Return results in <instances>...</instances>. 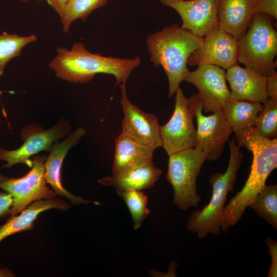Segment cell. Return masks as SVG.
<instances>
[{"label": "cell", "mask_w": 277, "mask_h": 277, "mask_svg": "<svg viewBox=\"0 0 277 277\" xmlns=\"http://www.w3.org/2000/svg\"><path fill=\"white\" fill-rule=\"evenodd\" d=\"M175 94L173 113L168 122L160 128L161 147L168 155L194 148L196 145V129L193 121L195 117L193 104L180 87Z\"/></svg>", "instance_id": "ba28073f"}, {"label": "cell", "mask_w": 277, "mask_h": 277, "mask_svg": "<svg viewBox=\"0 0 277 277\" xmlns=\"http://www.w3.org/2000/svg\"><path fill=\"white\" fill-rule=\"evenodd\" d=\"M126 83L120 84V103L124 112L121 134L155 149L162 147L159 120L153 114L141 110L129 100Z\"/></svg>", "instance_id": "7c38bea8"}, {"label": "cell", "mask_w": 277, "mask_h": 277, "mask_svg": "<svg viewBox=\"0 0 277 277\" xmlns=\"http://www.w3.org/2000/svg\"><path fill=\"white\" fill-rule=\"evenodd\" d=\"M9 177L0 173V182L8 179Z\"/></svg>", "instance_id": "d6a6232c"}, {"label": "cell", "mask_w": 277, "mask_h": 277, "mask_svg": "<svg viewBox=\"0 0 277 277\" xmlns=\"http://www.w3.org/2000/svg\"><path fill=\"white\" fill-rule=\"evenodd\" d=\"M1 169H2V168H1V167L0 166V170H1Z\"/></svg>", "instance_id": "e575fe53"}, {"label": "cell", "mask_w": 277, "mask_h": 277, "mask_svg": "<svg viewBox=\"0 0 277 277\" xmlns=\"http://www.w3.org/2000/svg\"><path fill=\"white\" fill-rule=\"evenodd\" d=\"M216 14L220 27L238 41L254 15L252 0H217Z\"/></svg>", "instance_id": "ac0fdd59"}, {"label": "cell", "mask_w": 277, "mask_h": 277, "mask_svg": "<svg viewBox=\"0 0 277 277\" xmlns=\"http://www.w3.org/2000/svg\"><path fill=\"white\" fill-rule=\"evenodd\" d=\"M254 14L262 13L277 18V0H252Z\"/></svg>", "instance_id": "4316f807"}, {"label": "cell", "mask_w": 277, "mask_h": 277, "mask_svg": "<svg viewBox=\"0 0 277 277\" xmlns=\"http://www.w3.org/2000/svg\"><path fill=\"white\" fill-rule=\"evenodd\" d=\"M256 213L277 229V185H266L249 205Z\"/></svg>", "instance_id": "7402d4cb"}, {"label": "cell", "mask_w": 277, "mask_h": 277, "mask_svg": "<svg viewBox=\"0 0 277 277\" xmlns=\"http://www.w3.org/2000/svg\"><path fill=\"white\" fill-rule=\"evenodd\" d=\"M86 132L85 129L80 127L62 142L54 143L44 163L47 183L51 186L57 196L65 197L73 205L95 203V201L87 200L71 193L63 186L61 182V168L64 158L69 149L78 143Z\"/></svg>", "instance_id": "9a60e30c"}, {"label": "cell", "mask_w": 277, "mask_h": 277, "mask_svg": "<svg viewBox=\"0 0 277 277\" xmlns=\"http://www.w3.org/2000/svg\"><path fill=\"white\" fill-rule=\"evenodd\" d=\"M117 194L126 203L131 216L134 228L138 229L150 213L147 207L148 197L138 190H116Z\"/></svg>", "instance_id": "d4e9b609"}, {"label": "cell", "mask_w": 277, "mask_h": 277, "mask_svg": "<svg viewBox=\"0 0 277 277\" xmlns=\"http://www.w3.org/2000/svg\"><path fill=\"white\" fill-rule=\"evenodd\" d=\"M71 128L69 122L65 121H61L47 130L26 128L22 131L24 143L19 148L7 150L0 147V160L6 162L4 167L10 168L17 164H24L31 167V156L43 150L49 151L54 143L70 132Z\"/></svg>", "instance_id": "30bf717a"}, {"label": "cell", "mask_w": 277, "mask_h": 277, "mask_svg": "<svg viewBox=\"0 0 277 277\" xmlns=\"http://www.w3.org/2000/svg\"><path fill=\"white\" fill-rule=\"evenodd\" d=\"M226 80L231 98L264 104L269 97L267 77L240 66L238 63L227 69Z\"/></svg>", "instance_id": "2e32d148"}, {"label": "cell", "mask_w": 277, "mask_h": 277, "mask_svg": "<svg viewBox=\"0 0 277 277\" xmlns=\"http://www.w3.org/2000/svg\"><path fill=\"white\" fill-rule=\"evenodd\" d=\"M162 172L150 161L129 167L116 175L101 178L97 182L116 190L142 191L152 188Z\"/></svg>", "instance_id": "e0dca14e"}, {"label": "cell", "mask_w": 277, "mask_h": 277, "mask_svg": "<svg viewBox=\"0 0 277 277\" xmlns=\"http://www.w3.org/2000/svg\"><path fill=\"white\" fill-rule=\"evenodd\" d=\"M19 1H20L21 2H23V3H27V2H28L30 0H19ZM37 1H42V0H37Z\"/></svg>", "instance_id": "836d02e7"}, {"label": "cell", "mask_w": 277, "mask_h": 277, "mask_svg": "<svg viewBox=\"0 0 277 277\" xmlns=\"http://www.w3.org/2000/svg\"><path fill=\"white\" fill-rule=\"evenodd\" d=\"M48 5L62 17L65 7L69 0H45Z\"/></svg>", "instance_id": "4dcf8cb0"}, {"label": "cell", "mask_w": 277, "mask_h": 277, "mask_svg": "<svg viewBox=\"0 0 277 277\" xmlns=\"http://www.w3.org/2000/svg\"><path fill=\"white\" fill-rule=\"evenodd\" d=\"M13 203L11 194L5 191L0 192V219L5 217Z\"/></svg>", "instance_id": "f1b7e54d"}, {"label": "cell", "mask_w": 277, "mask_h": 277, "mask_svg": "<svg viewBox=\"0 0 277 277\" xmlns=\"http://www.w3.org/2000/svg\"><path fill=\"white\" fill-rule=\"evenodd\" d=\"M263 108V104L232 98L228 100L223 106L225 116L233 132L253 127Z\"/></svg>", "instance_id": "44dd1931"}, {"label": "cell", "mask_w": 277, "mask_h": 277, "mask_svg": "<svg viewBox=\"0 0 277 277\" xmlns=\"http://www.w3.org/2000/svg\"><path fill=\"white\" fill-rule=\"evenodd\" d=\"M268 247L271 257V264L268 272V277L277 276V242L270 237L266 238L265 241Z\"/></svg>", "instance_id": "83f0119b"}, {"label": "cell", "mask_w": 277, "mask_h": 277, "mask_svg": "<svg viewBox=\"0 0 277 277\" xmlns=\"http://www.w3.org/2000/svg\"><path fill=\"white\" fill-rule=\"evenodd\" d=\"M258 132L263 136L273 138L277 134V101L270 98L263 104L254 126Z\"/></svg>", "instance_id": "484cf974"}, {"label": "cell", "mask_w": 277, "mask_h": 277, "mask_svg": "<svg viewBox=\"0 0 277 277\" xmlns=\"http://www.w3.org/2000/svg\"><path fill=\"white\" fill-rule=\"evenodd\" d=\"M237 144L252 154L250 171L244 186L225 205L224 217L237 223L256 195L265 187L271 172L277 167V139L260 134L254 127L234 132Z\"/></svg>", "instance_id": "6da1fadb"}, {"label": "cell", "mask_w": 277, "mask_h": 277, "mask_svg": "<svg viewBox=\"0 0 277 277\" xmlns=\"http://www.w3.org/2000/svg\"><path fill=\"white\" fill-rule=\"evenodd\" d=\"M167 181L173 189V203L181 210L195 207L201 201L197 190V179L206 161L205 154L190 148L168 155Z\"/></svg>", "instance_id": "8992f818"}, {"label": "cell", "mask_w": 277, "mask_h": 277, "mask_svg": "<svg viewBox=\"0 0 277 277\" xmlns=\"http://www.w3.org/2000/svg\"><path fill=\"white\" fill-rule=\"evenodd\" d=\"M175 10L182 20L181 27L204 37L218 24L217 0H159Z\"/></svg>", "instance_id": "5bb4252c"}, {"label": "cell", "mask_w": 277, "mask_h": 277, "mask_svg": "<svg viewBox=\"0 0 277 277\" xmlns=\"http://www.w3.org/2000/svg\"><path fill=\"white\" fill-rule=\"evenodd\" d=\"M108 0H69L61 17L63 31L68 33L72 24L85 20L95 9L106 5Z\"/></svg>", "instance_id": "cb8c5ba5"}, {"label": "cell", "mask_w": 277, "mask_h": 277, "mask_svg": "<svg viewBox=\"0 0 277 277\" xmlns=\"http://www.w3.org/2000/svg\"><path fill=\"white\" fill-rule=\"evenodd\" d=\"M45 156L36 155L32 158L31 169L25 176L9 178L0 182V189L10 193L13 203L5 217L18 214L34 202L57 197L47 185L45 177Z\"/></svg>", "instance_id": "52a82bcc"}, {"label": "cell", "mask_w": 277, "mask_h": 277, "mask_svg": "<svg viewBox=\"0 0 277 277\" xmlns=\"http://www.w3.org/2000/svg\"><path fill=\"white\" fill-rule=\"evenodd\" d=\"M37 39V36L34 34L21 36L6 32L1 34L0 76L3 75L5 66L10 61L18 56L25 46Z\"/></svg>", "instance_id": "603a6c76"}, {"label": "cell", "mask_w": 277, "mask_h": 277, "mask_svg": "<svg viewBox=\"0 0 277 277\" xmlns=\"http://www.w3.org/2000/svg\"><path fill=\"white\" fill-rule=\"evenodd\" d=\"M146 41L150 61L155 67H162L167 75L171 98L189 72V56L203 45L204 38L173 24L148 35Z\"/></svg>", "instance_id": "3957f363"}, {"label": "cell", "mask_w": 277, "mask_h": 277, "mask_svg": "<svg viewBox=\"0 0 277 277\" xmlns=\"http://www.w3.org/2000/svg\"><path fill=\"white\" fill-rule=\"evenodd\" d=\"M184 81L194 85L205 112H214L222 109L224 103L231 98L227 85L226 72L220 67L202 65L189 71Z\"/></svg>", "instance_id": "8fae6325"}, {"label": "cell", "mask_w": 277, "mask_h": 277, "mask_svg": "<svg viewBox=\"0 0 277 277\" xmlns=\"http://www.w3.org/2000/svg\"><path fill=\"white\" fill-rule=\"evenodd\" d=\"M203 38V45L189 56L188 65H213L227 69L238 63V40L219 24Z\"/></svg>", "instance_id": "4fadbf2b"}, {"label": "cell", "mask_w": 277, "mask_h": 277, "mask_svg": "<svg viewBox=\"0 0 277 277\" xmlns=\"http://www.w3.org/2000/svg\"><path fill=\"white\" fill-rule=\"evenodd\" d=\"M71 207V204L57 197L34 202L18 215L10 216L7 222L0 227V242L10 235L32 229L34 222L43 212L52 209L64 212Z\"/></svg>", "instance_id": "d6986e66"}, {"label": "cell", "mask_w": 277, "mask_h": 277, "mask_svg": "<svg viewBox=\"0 0 277 277\" xmlns=\"http://www.w3.org/2000/svg\"><path fill=\"white\" fill-rule=\"evenodd\" d=\"M271 17L254 14L248 29L238 41V63L266 77L277 66V32Z\"/></svg>", "instance_id": "5b68a950"}, {"label": "cell", "mask_w": 277, "mask_h": 277, "mask_svg": "<svg viewBox=\"0 0 277 277\" xmlns=\"http://www.w3.org/2000/svg\"><path fill=\"white\" fill-rule=\"evenodd\" d=\"M267 90L269 98L277 101V72L275 70L267 77Z\"/></svg>", "instance_id": "f546056e"}, {"label": "cell", "mask_w": 277, "mask_h": 277, "mask_svg": "<svg viewBox=\"0 0 277 277\" xmlns=\"http://www.w3.org/2000/svg\"><path fill=\"white\" fill-rule=\"evenodd\" d=\"M155 150L153 148L141 144L120 134L115 140L112 175H116L134 165L152 161Z\"/></svg>", "instance_id": "ffe728a7"}, {"label": "cell", "mask_w": 277, "mask_h": 277, "mask_svg": "<svg viewBox=\"0 0 277 277\" xmlns=\"http://www.w3.org/2000/svg\"><path fill=\"white\" fill-rule=\"evenodd\" d=\"M230 157L226 170L224 173L216 172L209 180L212 187V195L208 204L202 209L193 211L189 216L187 229L196 233L202 239L209 234L219 235L221 233L220 219L227 202L229 192L233 191L237 181V171L240 167L244 154L240 146L232 137L228 141Z\"/></svg>", "instance_id": "277c9868"}, {"label": "cell", "mask_w": 277, "mask_h": 277, "mask_svg": "<svg viewBox=\"0 0 277 277\" xmlns=\"http://www.w3.org/2000/svg\"><path fill=\"white\" fill-rule=\"evenodd\" d=\"M56 52L49 67L57 77L71 83L88 82L99 73L113 75L119 84L126 83L141 63L138 56L121 58L91 53L81 42L74 43L69 49L58 47Z\"/></svg>", "instance_id": "7a4b0ae2"}, {"label": "cell", "mask_w": 277, "mask_h": 277, "mask_svg": "<svg viewBox=\"0 0 277 277\" xmlns=\"http://www.w3.org/2000/svg\"><path fill=\"white\" fill-rule=\"evenodd\" d=\"M15 274L8 267L0 269V277H14Z\"/></svg>", "instance_id": "1f68e13d"}, {"label": "cell", "mask_w": 277, "mask_h": 277, "mask_svg": "<svg viewBox=\"0 0 277 277\" xmlns=\"http://www.w3.org/2000/svg\"><path fill=\"white\" fill-rule=\"evenodd\" d=\"M189 98L193 104L197 125L195 148L205 154L207 160L216 161L224 151L233 129L223 109L206 116L203 113V105L197 94Z\"/></svg>", "instance_id": "9c48e42d"}]
</instances>
